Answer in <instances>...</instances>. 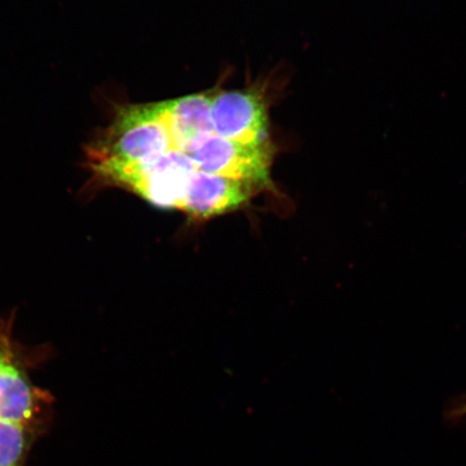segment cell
<instances>
[{
    "label": "cell",
    "mask_w": 466,
    "mask_h": 466,
    "mask_svg": "<svg viewBox=\"0 0 466 466\" xmlns=\"http://www.w3.org/2000/svg\"><path fill=\"white\" fill-rule=\"evenodd\" d=\"M16 311L0 317V420L45 432L52 411V396L32 381L31 371L50 352L32 349L14 338Z\"/></svg>",
    "instance_id": "2"
},
{
    "label": "cell",
    "mask_w": 466,
    "mask_h": 466,
    "mask_svg": "<svg viewBox=\"0 0 466 466\" xmlns=\"http://www.w3.org/2000/svg\"><path fill=\"white\" fill-rule=\"evenodd\" d=\"M215 136L246 144L269 142L267 104L258 93L232 90L212 96Z\"/></svg>",
    "instance_id": "5"
},
{
    "label": "cell",
    "mask_w": 466,
    "mask_h": 466,
    "mask_svg": "<svg viewBox=\"0 0 466 466\" xmlns=\"http://www.w3.org/2000/svg\"><path fill=\"white\" fill-rule=\"evenodd\" d=\"M254 185L196 170L178 211L198 220H207L238 211L252 199Z\"/></svg>",
    "instance_id": "6"
},
{
    "label": "cell",
    "mask_w": 466,
    "mask_h": 466,
    "mask_svg": "<svg viewBox=\"0 0 466 466\" xmlns=\"http://www.w3.org/2000/svg\"><path fill=\"white\" fill-rule=\"evenodd\" d=\"M186 155L196 170L241 180L258 189L272 185L273 153L269 142L246 144L212 134Z\"/></svg>",
    "instance_id": "4"
},
{
    "label": "cell",
    "mask_w": 466,
    "mask_h": 466,
    "mask_svg": "<svg viewBox=\"0 0 466 466\" xmlns=\"http://www.w3.org/2000/svg\"><path fill=\"white\" fill-rule=\"evenodd\" d=\"M40 435L23 425L0 420V466H27L29 452Z\"/></svg>",
    "instance_id": "8"
},
{
    "label": "cell",
    "mask_w": 466,
    "mask_h": 466,
    "mask_svg": "<svg viewBox=\"0 0 466 466\" xmlns=\"http://www.w3.org/2000/svg\"><path fill=\"white\" fill-rule=\"evenodd\" d=\"M83 165L89 173L84 188L87 194L119 188L167 209H178L196 171L189 157L177 150L145 161H84Z\"/></svg>",
    "instance_id": "1"
},
{
    "label": "cell",
    "mask_w": 466,
    "mask_h": 466,
    "mask_svg": "<svg viewBox=\"0 0 466 466\" xmlns=\"http://www.w3.org/2000/svg\"><path fill=\"white\" fill-rule=\"evenodd\" d=\"M177 150L157 103L116 105L84 147V161H145Z\"/></svg>",
    "instance_id": "3"
},
{
    "label": "cell",
    "mask_w": 466,
    "mask_h": 466,
    "mask_svg": "<svg viewBox=\"0 0 466 466\" xmlns=\"http://www.w3.org/2000/svg\"><path fill=\"white\" fill-rule=\"evenodd\" d=\"M445 418L448 421L456 423L466 419V394L452 399L446 407Z\"/></svg>",
    "instance_id": "9"
},
{
    "label": "cell",
    "mask_w": 466,
    "mask_h": 466,
    "mask_svg": "<svg viewBox=\"0 0 466 466\" xmlns=\"http://www.w3.org/2000/svg\"><path fill=\"white\" fill-rule=\"evenodd\" d=\"M175 149L188 154L214 134L212 96L199 93L157 103Z\"/></svg>",
    "instance_id": "7"
}]
</instances>
